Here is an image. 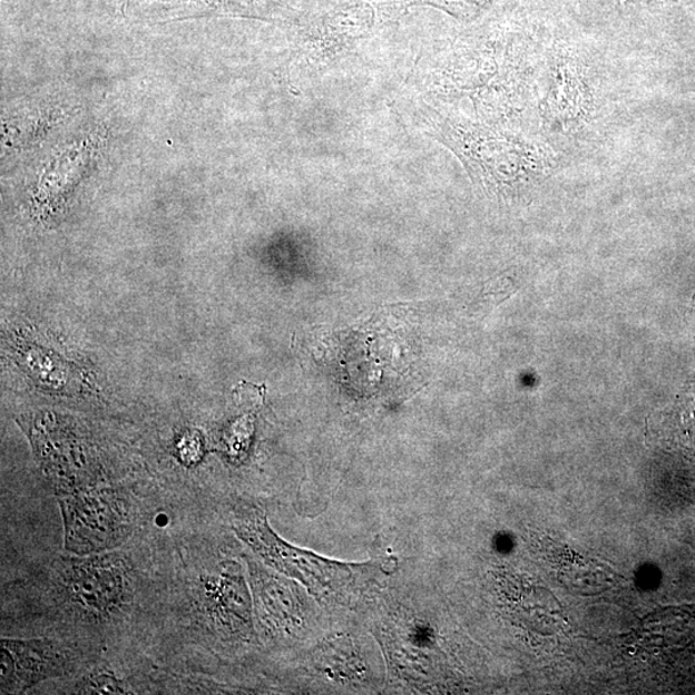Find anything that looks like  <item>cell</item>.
Segmentation results:
<instances>
[{
  "instance_id": "obj_7",
  "label": "cell",
  "mask_w": 695,
  "mask_h": 695,
  "mask_svg": "<svg viewBox=\"0 0 695 695\" xmlns=\"http://www.w3.org/2000/svg\"><path fill=\"white\" fill-rule=\"evenodd\" d=\"M80 693L86 694H126V686L111 674H96L87 678Z\"/></svg>"
},
{
  "instance_id": "obj_1",
  "label": "cell",
  "mask_w": 695,
  "mask_h": 695,
  "mask_svg": "<svg viewBox=\"0 0 695 695\" xmlns=\"http://www.w3.org/2000/svg\"><path fill=\"white\" fill-rule=\"evenodd\" d=\"M58 502L63 519L65 549L74 556H97L118 548L128 539L129 509L118 492H65Z\"/></svg>"
},
{
  "instance_id": "obj_2",
  "label": "cell",
  "mask_w": 695,
  "mask_h": 695,
  "mask_svg": "<svg viewBox=\"0 0 695 695\" xmlns=\"http://www.w3.org/2000/svg\"><path fill=\"white\" fill-rule=\"evenodd\" d=\"M234 529L239 539L251 545V548L268 565L285 575L302 579L311 589H314L316 579L314 574L317 576L319 590L325 591L326 586L327 594L341 591L344 589L343 586L350 585L354 579L350 568L309 556L307 552L281 540L272 531L266 516L260 510H253L249 515L238 518Z\"/></svg>"
},
{
  "instance_id": "obj_5",
  "label": "cell",
  "mask_w": 695,
  "mask_h": 695,
  "mask_svg": "<svg viewBox=\"0 0 695 695\" xmlns=\"http://www.w3.org/2000/svg\"><path fill=\"white\" fill-rule=\"evenodd\" d=\"M127 14L151 22L177 21L214 14H264L272 0H127Z\"/></svg>"
},
{
  "instance_id": "obj_3",
  "label": "cell",
  "mask_w": 695,
  "mask_h": 695,
  "mask_svg": "<svg viewBox=\"0 0 695 695\" xmlns=\"http://www.w3.org/2000/svg\"><path fill=\"white\" fill-rule=\"evenodd\" d=\"M62 577L70 599L90 614L110 615L127 597V568L112 556L74 559L65 566Z\"/></svg>"
},
{
  "instance_id": "obj_6",
  "label": "cell",
  "mask_w": 695,
  "mask_h": 695,
  "mask_svg": "<svg viewBox=\"0 0 695 695\" xmlns=\"http://www.w3.org/2000/svg\"><path fill=\"white\" fill-rule=\"evenodd\" d=\"M200 601L205 614L223 626L245 624L247 603L244 586L229 572L209 576L202 581Z\"/></svg>"
},
{
  "instance_id": "obj_4",
  "label": "cell",
  "mask_w": 695,
  "mask_h": 695,
  "mask_svg": "<svg viewBox=\"0 0 695 695\" xmlns=\"http://www.w3.org/2000/svg\"><path fill=\"white\" fill-rule=\"evenodd\" d=\"M69 653L47 639L0 642V693L16 694L70 672Z\"/></svg>"
}]
</instances>
